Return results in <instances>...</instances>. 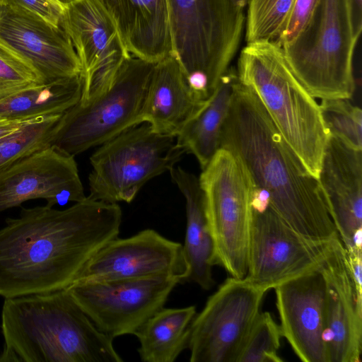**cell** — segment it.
<instances>
[{"instance_id": "14", "label": "cell", "mask_w": 362, "mask_h": 362, "mask_svg": "<svg viewBox=\"0 0 362 362\" xmlns=\"http://www.w3.org/2000/svg\"><path fill=\"white\" fill-rule=\"evenodd\" d=\"M60 26L81 62V98H87L107 86L131 54L98 0H70L64 6Z\"/></svg>"}, {"instance_id": "22", "label": "cell", "mask_w": 362, "mask_h": 362, "mask_svg": "<svg viewBox=\"0 0 362 362\" xmlns=\"http://www.w3.org/2000/svg\"><path fill=\"white\" fill-rule=\"evenodd\" d=\"M169 173L185 199L187 225L182 247L189 269L185 282L209 290L215 284L212 276L214 246L199 179L179 166L173 168Z\"/></svg>"}, {"instance_id": "13", "label": "cell", "mask_w": 362, "mask_h": 362, "mask_svg": "<svg viewBox=\"0 0 362 362\" xmlns=\"http://www.w3.org/2000/svg\"><path fill=\"white\" fill-rule=\"evenodd\" d=\"M189 269L182 244L148 228L109 240L87 262L74 282L165 276L184 283Z\"/></svg>"}, {"instance_id": "25", "label": "cell", "mask_w": 362, "mask_h": 362, "mask_svg": "<svg viewBox=\"0 0 362 362\" xmlns=\"http://www.w3.org/2000/svg\"><path fill=\"white\" fill-rule=\"evenodd\" d=\"M196 307H163L134 334L138 339V354L144 362H173L188 348L189 327Z\"/></svg>"}, {"instance_id": "36", "label": "cell", "mask_w": 362, "mask_h": 362, "mask_svg": "<svg viewBox=\"0 0 362 362\" xmlns=\"http://www.w3.org/2000/svg\"><path fill=\"white\" fill-rule=\"evenodd\" d=\"M58 2H59L60 4H62V5H65L70 0H56Z\"/></svg>"}, {"instance_id": "21", "label": "cell", "mask_w": 362, "mask_h": 362, "mask_svg": "<svg viewBox=\"0 0 362 362\" xmlns=\"http://www.w3.org/2000/svg\"><path fill=\"white\" fill-rule=\"evenodd\" d=\"M206 102L190 88L180 63L170 54L153 66L142 122H148L158 133L176 136Z\"/></svg>"}, {"instance_id": "12", "label": "cell", "mask_w": 362, "mask_h": 362, "mask_svg": "<svg viewBox=\"0 0 362 362\" xmlns=\"http://www.w3.org/2000/svg\"><path fill=\"white\" fill-rule=\"evenodd\" d=\"M180 283L174 278L150 276L77 281L66 289L96 328L114 339L134 334L164 307Z\"/></svg>"}, {"instance_id": "3", "label": "cell", "mask_w": 362, "mask_h": 362, "mask_svg": "<svg viewBox=\"0 0 362 362\" xmlns=\"http://www.w3.org/2000/svg\"><path fill=\"white\" fill-rule=\"evenodd\" d=\"M0 362H122L67 290L4 299Z\"/></svg>"}, {"instance_id": "11", "label": "cell", "mask_w": 362, "mask_h": 362, "mask_svg": "<svg viewBox=\"0 0 362 362\" xmlns=\"http://www.w3.org/2000/svg\"><path fill=\"white\" fill-rule=\"evenodd\" d=\"M267 291L245 278H228L191 323L189 361L237 362Z\"/></svg>"}, {"instance_id": "1", "label": "cell", "mask_w": 362, "mask_h": 362, "mask_svg": "<svg viewBox=\"0 0 362 362\" xmlns=\"http://www.w3.org/2000/svg\"><path fill=\"white\" fill-rule=\"evenodd\" d=\"M118 204L86 197L65 209L22 208L0 228V296L65 289L90 257L118 236Z\"/></svg>"}, {"instance_id": "18", "label": "cell", "mask_w": 362, "mask_h": 362, "mask_svg": "<svg viewBox=\"0 0 362 362\" xmlns=\"http://www.w3.org/2000/svg\"><path fill=\"white\" fill-rule=\"evenodd\" d=\"M327 285L329 362H360L362 353V288L357 286L346 250L333 239L320 266Z\"/></svg>"}, {"instance_id": "5", "label": "cell", "mask_w": 362, "mask_h": 362, "mask_svg": "<svg viewBox=\"0 0 362 362\" xmlns=\"http://www.w3.org/2000/svg\"><path fill=\"white\" fill-rule=\"evenodd\" d=\"M172 54L190 88L213 95L238 49L245 17L230 0H167Z\"/></svg>"}, {"instance_id": "9", "label": "cell", "mask_w": 362, "mask_h": 362, "mask_svg": "<svg viewBox=\"0 0 362 362\" xmlns=\"http://www.w3.org/2000/svg\"><path fill=\"white\" fill-rule=\"evenodd\" d=\"M185 154L175 136L158 133L146 122L133 126L100 145L90 157L88 197L129 203L147 182L170 172Z\"/></svg>"}, {"instance_id": "30", "label": "cell", "mask_w": 362, "mask_h": 362, "mask_svg": "<svg viewBox=\"0 0 362 362\" xmlns=\"http://www.w3.org/2000/svg\"><path fill=\"white\" fill-rule=\"evenodd\" d=\"M42 82L34 69L0 45V95Z\"/></svg>"}, {"instance_id": "20", "label": "cell", "mask_w": 362, "mask_h": 362, "mask_svg": "<svg viewBox=\"0 0 362 362\" xmlns=\"http://www.w3.org/2000/svg\"><path fill=\"white\" fill-rule=\"evenodd\" d=\"M127 51L157 63L172 54L167 0H98Z\"/></svg>"}, {"instance_id": "19", "label": "cell", "mask_w": 362, "mask_h": 362, "mask_svg": "<svg viewBox=\"0 0 362 362\" xmlns=\"http://www.w3.org/2000/svg\"><path fill=\"white\" fill-rule=\"evenodd\" d=\"M317 179L346 251L361 253L362 151L329 134Z\"/></svg>"}, {"instance_id": "6", "label": "cell", "mask_w": 362, "mask_h": 362, "mask_svg": "<svg viewBox=\"0 0 362 362\" xmlns=\"http://www.w3.org/2000/svg\"><path fill=\"white\" fill-rule=\"evenodd\" d=\"M346 0H320L303 30L281 47L293 73L315 98H349L357 42Z\"/></svg>"}, {"instance_id": "15", "label": "cell", "mask_w": 362, "mask_h": 362, "mask_svg": "<svg viewBox=\"0 0 362 362\" xmlns=\"http://www.w3.org/2000/svg\"><path fill=\"white\" fill-rule=\"evenodd\" d=\"M0 45L45 82L81 75V62L65 30L28 11L0 4Z\"/></svg>"}, {"instance_id": "17", "label": "cell", "mask_w": 362, "mask_h": 362, "mask_svg": "<svg viewBox=\"0 0 362 362\" xmlns=\"http://www.w3.org/2000/svg\"><path fill=\"white\" fill-rule=\"evenodd\" d=\"M282 337L303 362H329L327 285L319 268L274 288Z\"/></svg>"}, {"instance_id": "10", "label": "cell", "mask_w": 362, "mask_h": 362, "mask_svg": "<svg viewBox=\"0 0 362 362\" xmlns=\"http://www.w3.org/2000/svg\"><path fill=\"white\" fill-rule=\"evenodd\" d=\"M334 238L318 240L301 234L255 189L245 279L267 290L274 288L288 279L319 268Z\"/></svg>"}, {"instance_id": "2", "label": "cell", "mask_w": 362, "mask_h": 362, "mask_svg": "<svg viewBox=\"0 0 362 362\" xmlns=\"http://www.w3.org/2000/svg\"><path fill=\"white\" fill-rule=\"evenodd\" d=\"M221 148L240 160L257 192L291 227L318 240L338 236L318 179L289 148L255 92L239 81Z\"/></svg>"}, {"instance_id": "8", "label": "cell", "mask_w": 362, "mask_h": 362, "mask_svg": "<svg viewBox=\"0 0 362 362\" xmlns=\"http://www.w3.org/2000/svg\"><path fill=\"white\" fill-rule=\"evenodd\" d=\"M211 235L213 264L232 277L245 278L255 188L240 160L220 148L199 177Z\"/></svg>"}, {"instance_id": "28", "label": "cell", "mask_w": 362, "mask_h": 362, "mask_svg": "<svg viewBox=\"0 0 362 362\" xmlns=\"http://www.w3.org/2000/svg\"><path fill=\"white\" fill-rule=\"evenodd\" d=\"M320 104L329 134L351 148L362 151V111L349 98L322 99Z\"/></svg>"}, {"instance_id": "34", "label": "cell", "mask_w": 362, "mask_h": 362, "mask_svg": "<svg viewBox=\"0 0 362 362\" xmlns=\"http://www.w3.org/2000/svg\"><path fill=\"white\" fill-rule=\"evenodd\" d=\"M31 119H8L0 117V140L14 133Z\"/></svg>"}, {"instance_id": "27", "label": "cell", "mask_w": 362, "mask_h": 362, "mask_svg": "<svg viewBox=\"0 0 362 362\" xmlns=\"http://www.w3.org/2000/svg\"><path fill=\"white\" fill-rule=\"evenodd\" d=\"M59 115L34 118L0 140V170L31 153L50 146Z\"/></svg>"}, {"instance_id": "23", "label": "cell", "mask_w": 362, "mask_h": 362, "mask_svg": "<svg viewBox=\"0 0 362 362\" xmlns=\"http://www.w3.org/2000/svg\"><path fill=\"white\" fill-rule=\"evenodd\" d=\"M238 81L236 70L228 68L205 105L176 136L178 146L194 156L202 170L221 148V132Z\"/></svg>"}, {"instance_id": "7", "label": "cell", "mask_w": 362, "mask_h": 362, "mask_svg": "<svg viewBox=\"0 0 362 362\" xmlns=\"http://www.w3.org/2000/svg\"><path fill=\"white\" fill-rule=\"evenodd\" d=\"M155 64L129 56L102 90L80 98L62 115L50 146L75 156L141 123Z\"/></svg>"}, {"instance_id": "26", "label": "cell", "mask_w": 362, "mask_h": 362, "mask_svg": "<svg viewBox=\"0 0 362 362\" xmlns=\"http://www.w3.org/2000/svg\"><path fill=\"white\" fill-rule=\"evenodd\" d=\"M295 0H249L246 17L247 44L278 45Z\"/></svg>"}, {"instance_id": "29", "label": "cell", "mask_w": 362, "mask_h": 362, "mask_svg": "<svg viewBox=\"0 0 362 362\" xmlns=\"http://www.w3.org/2000/svg\"><path fill=\"white\" fill-rule=\"evenodd\" d=\"M282 333L268 312L257 316L237 362H281L278 354Z\"/></svg>"}, {"instance_id": "24", "label": "cell", "mask_w": 362, "mask_h": 362, "mask_svg": "<svg viewBox=\"0 0 362 362\" xmlns=\"http://www.w3.org/2000/svg\"><path fill=\"white\" fill-rule=\"evenodd\" d=\"M81 76L37 83L0 95V117L33 119L59 115L81 98Z\"/></svg>"}, {"instance_id": "16", "label": "cell", "mask_w": 362, "mask_h": 362, "mask_svg": "<svg viewBox=\"0 0 362 362\" xmlns=\"http://www.w3.org/2000/svg\"><path fill=\"white\" fill-rule=\"evenodd\" d=\"M74 156L48 146L0 170V212L43 199L47 206L83 200Z\"/></svg>"}, {"instance_id": "31", "label": "cell", "mask_w": 362, "mask_h": 362, "mask_svg": "<svg viewBox=\"0 0 362 362\" xmlns=\"http://www.w3.org/2000/svg\"><path fill=\"white\" fill-rule=\"evenodd\" d=\"M320 0H295L278 45L293 41L308 23Z\"/></svg>"}, {"instance_id": "35", "label": "cell", "mask_w": 362, "mask_h": 362, "mask_svg": "<svg viewBox=\"0 0 362 362\" xmlns=\"http://www.w3.org/2000/svg\"><path fill=\"white\" fill-rule=\"evenodd\" d=\"M235 7L243 11L247 6L249 0H230Z\"/></svg>"}, {"instance_id": "32", "label": "cell", "mask_w": 362, "mask_h": 362, "mask_svg": "<svg viewBox=\"0 0 362 362\" xmlns=\"http://www.w3.org/2000/svg\"><path fill=\"white\" fill-rule=\"evenodd\" d=\"M0 4L28 11L60 26L64 5L56 0H0Z\"/></svg>"}, {"instance_id": "33", "label": "cell", "mask_w": 362, "mask_h": 362, "mask_svg": "<svg viewBox=\"0 0 362 362\" xmlns=\"http://www.w3.org/2000/svg\"><path fill=\"white\" fill-rule=\"evenodd\" d=\"M354 37L358 40L362 30V0H346Z\"/></svg>"}, {"instance_id": "4", "label": "cell", "mask_w": 362, "mask_h": 362, "mask_svg": "<svg viewBox=\"0 0 362 362\" xmlns=\"http://www.w3.org/2000/svg\"><path fill=\"white\" fill-rule=\"evenodd\" d=\"M236 74L255 92L305 168L317 178L329 134L320 104L296 77L281 47L272 42L247 44Z\"/></svg>"}]
</instances>
